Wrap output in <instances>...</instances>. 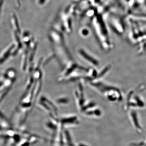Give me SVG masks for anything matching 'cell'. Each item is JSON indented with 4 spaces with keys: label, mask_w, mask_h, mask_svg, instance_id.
<instances>
[{
    "label": "cell",
    "mask_w": 146,
    "mask_h": 146,
    "mask_svg": "<svg viewBox=\"0 0 146 146\" xmlns=\"http://www.w3.org/2000/svg\"><path fill=\"white\" fill-rule=\"evenodd\" d=\"M39 90L33 84L28 91L25 92L11 119V123L14 127H21L26 122Z\"/></svg>",
    "instance_id": "6da1fadb"
},
{
    "label": "cell",
    "mask_w": 146,
    "mask_h": 146,
    "mask_svg": "<svg viewBox=\"0 0 146 146\" xmlns=\"http://www.w3.org/2000/svg\"><path fill=\"white\" fill-rule=\"evenodd\" d=\"M44 140V138L41 136L27 131L17 146H33Z\"/></svg>",
    "instance_id": "7a4b0ae2"
},
{
    "label": "cell",
    "mask_w": 146,
    "mask_h": 146,
    "mask_svg": "<svg viewBox=\"0 0 146 146\" xmlns=\"http://www.w3.org/2000/svg\"><path fill=\"white\" fill-rule=\"evenodd\" d=\"M40 107L48 113L50 117H56L58 116L57 109L54 105L47 99L43 98L40 100L39 104Z\"/></svg>",
    "instance_id": "3957f363"
},
{
    "label": "cell",
    "mask_w": 146,
    "mask_h": 146,
    "mask_svg": "<svg viewBox=\"0 0 146 146\" xmlns=\"http://www.w3.org/2000/svg\"><path fill=\"white\" fill-rule=\"evenodd\" d=\"M15 46L14 44H11L0 54V64H2L9 56H12Z\"/></svg>",
    "instance_id": "277c9868"
},
{
    "label": "cell",
    "mask_w": 146,
    "mask_h": 146,
    "mask_svg": "<svg viewBox=\"0 0 146 146\" xmlns=\"http://www.w3.org/2000/svg\"><path fill=\"white\" fill-rule=\"evenodd\" d=\"M63 146H76L71 133L67 128L63 130Z\"/></svg>",
    "instance_id": "5b68a950"
},
{
    "label": "cell",
    "mask_w": 146,
    "mask_h": 146,
    "mask_svg": "<svg viewBox=\"0 0 146 146\" xmlns=\"http://www.w3.org/2000/svg\"><path fill=\"white\" fill-rule=\"evenodd\" d=\"M80 55L82 56L83 59H85L87 62H89V63H91L92 65L94 66H98V60L94 59V58L90 56V55L88 53H87L85 51L83 50H80L79 51Z\"/></svg>",
    "instance_id": "8992f818"
},
{
    "label": "cell",
    "mask_w": 146,
    "mask_h": 146,
    "mask_svg": "<svg viewBox=\"0 0 146 146\" xmlns=\"http://www.w3.org/2000/svg\"><path fill=\"white\" fill-rule=\"evenodd\" d=\"M78 146H89L88 145H86V144L83 143H81L78 144Z\"/></svg>",
    "instance_id": "52a82bcc"
}]
</instances>
